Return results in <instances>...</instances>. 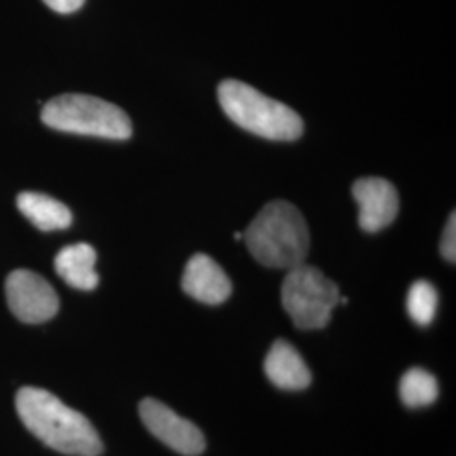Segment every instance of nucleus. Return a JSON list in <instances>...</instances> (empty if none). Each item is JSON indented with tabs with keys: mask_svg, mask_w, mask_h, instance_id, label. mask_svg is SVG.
<instances>
[{
	"mask_svg": "<svg viewBox=\"0 0 456 456\" xmlns=\"http://www.w3.org/2000/svg\"><path fill=\"white\" fill-rule=\"evenodd\" d=\"M16 408L24 426L49 448L73 456H98L103 452L94 424L51 392L22 387L17 392Z\"/></svg>",
	"mask_w": 456,
	"mask_h": 456,
	"instance_id": "obj_1",
	"label": "nucleus"
},
{
	"mask_svg": "<svg viewBox=\"0 0 456 456\" xmlns=\"http://www.w3.org/2000/svg\"><path fill=\"white\" fill-rule=\"evenodd\" d=\"M244 239L252 257L273 269H294L305 264L310 252L306 220L284 200L267 203L245 230Z\"/></svg>",
	"mask_w": 456,
	"mask_h": 456,
	"instance_id": "obj_2",
	"label": "nucleus"
},
{
	"mask_svg": "<svg viewBox=\"0 0 456 456\" xmlns=\"http://www.w3.org/2000/svg\"><path fill=\"white\" fill-rule=\"evenodd\" d=\"M218 102L230 120L244 131L269 141H296L303 135V118L282 102L267 97L239 80L218 86Z\"/></svg>",
	"mask_w": 456,
	"mask_h": 456,
	"instance_id": "obj_3",
	"label": "nucleus"
},
{
	"mask_svg": "<svg viewBox=\"0 0 456 456\" xmlns=\"http://www.w3.org/2000/svg\"><path fill=\"white\" fill-rule=\"evenodd\" d=\"M43 122L54 131L126 141L132 135L129 115L102 98L68 94L43 107Z\"/></svg>",
	"mask_w": 456,
	"mask_h": 456,
	"instance_id": "obj_4",
	"label": "nucleus"
},
{
	"mask_svg": "<svg viewBox=\"0 0 456 456\" xmlns=\"http://www.w3.org/2000/svg\"><path fill=\"white\" fill-rule=\"evenodd\" d=\"M281 297L284 310L299 330L325 328L342 301L338 286L320 269L306 264L288 271Z\"/></svg>",
	"mask_w": 456,
	"mask_h": 456,
	"instance_id": "obj_5",
	"label": "nucleus"
},
{
	"mask_svg": "<svg viewBox=\"0 0 456 456\" xmlns=\"http://www.w3.org/2000/svg\"><path fill=\"white\" fill-rule=\"evenodd\" d=\"M5 294L9 308L24 323H45L60 308L58 294L45 277L19 269L7 277Z\"/></svg>",
	"mask_w": 456,
	"mask_h": 456,
	"instance_id": "obj_6",
	"label": "nucleus"
},
{
	"mask_svg": "<svg viewBox=\"0 0 456 456\" xmlns=\"http://www.w3.org/2000/svg\"><path fill=\"white\" fill-rule=\"evenodd\" d=\"M142 423L151 435L184 456H198L205 452V436L196 424L181 418L178 412L156 399H144L139 406Z\"/></svg>",
	"mask_w": 456,
	"mask_h": 456,
	"instance_id": "obj_7",
	"label": "nucleus"
},
{
	"mask_svg": "<svg viewBox=\"0 0 456 456\" xmlns=\"http://www.w3.org/2000/svg\"><path fill=\"white\" fill-rule=\"evenodd\" d=\"M352 195L359 203L360 227L369 233L389 227L399 213L397 190L387 180L362 178L354 183Z\"/></svg>",
	"mask_w": 456,
	"mask_h": 456,
	"instance_id": "obj_8",
	"label": "nucleus"
},
{
	"mask_svg": "<svg viewBox=\"0 0 456 456\" xmlns=\"http://www.w3.org/2000/svg\"><path fill=\"white\" fill-rule=\"evenodd\" d=\"M183 291L205 305H222L232 294L225 271L207 254H195L184 267Z\"/></svg>",
	"mask_w": 456,
	"mask_h": 456,
	"instance_id": "obj_9",
	"label": "nucleus"
},
{
	"mask_svg": "<svg viewBox=\"0 0 456 456\" xmlns=\"http://www.w3.org/2000/svg\"><path fill=\"white\" fill-rule=\"evenodd\" d=\"M264 372L282 391H303L311 384V372L306 362L286 340L273 343L264 362Z\"/></svg>",
	"mask_w": 456,
	"mask_h": 456,
	"instance_id": "obj_10",
	"label": "nucleus"
},
{
	"mask_svg": "<svg viewBox=\"0 0 456 456\" xmlns=\"http://www.w3.org/2000/svg\"><path fill=\"white\" fill-rule=\"evenodd\" d=\"M95 264L97 252L92 245H68L56 256L54 269L68 286L80 291H92L97 288L100 281Z\"/></svg>",
	"mask_w": 456,
	"mask_h": 456,
	"instance_id": "obj_11",
	"label": "nucleus"
},
{
	"mask_svg": "<svg viewBox=\"0 0 456 456\" xmlns=\"http://www.w3.org/2000/svg\"><path fill=\"white\" fill-rule=\"evenodd\" d=\"M17 208L34 227L43 232L63 230L71 225V212L65 203L43 193H20L17 196Z\"/></svg>",
	"mask_w": 456,
	"mask_h": 456,
	"instance_id": "obj_12",
	"label": "nucleus"
},
{
	"mask_svg": "<svg viewBox=\"0 0 456 456\" xmlns=\"http://www.w3.org/2000/svg\"><path fill=\"white\" fill-rule=\"evenodd\" d=\"M438 382L435 375L428 370L414 367L403 375L399 384V395L401 401L411 409L426 408L431 406L438 399Z\"/></svg>",
	"mask_w": 456,
	"mask_h": 456,
	"instance_id": "obj_13",
	"label": "nucleus"
},
{
	"mask_svg": "<svg viewBox=\"0 0 456 456\" xmlns=\"http://www.w3.org/2000/svg\"><path fill=\"white\" fill-rule=\"evenodd\" d=\"M409 318L419 326H428L433 323L436 311H438V291L429 282L419 279L416 281L408 291L406 299Z\"/></svg>",
	"mask_w": 456,
	"mask_h": 456,
	"instance_id": "obj_14",
	"label": "nucleus"
},
{
	"mask_svg": "<svg viewBox=\"0 0 456 456\" xmlns=\"http://www.w3.org/2000/svg\"><path fill=\"white\" fill-rule=\"evenodd\" d=\"M441 256L448 262L456 261V215L452 213L441 237Z\"/></svg>",
	"mask_w": 456,
	"mask_h": 456,
	"instance_id": "obj_15",
	"label": "nucleus"
},
{
	"mask_svg": "<svg viewBox=\"0 0 456 456\" xmlns=\"http://www.w3.org/2000/svg\"><path fill=\"white\" fill-rule=\"evenodd\" d=\"M43 2L48 5L49 9L60 14H71L85 4V0H43Z\"/></svg>",
	"mask_w": 456,
	"mask_h": 456,
	"instance_id": "obj_16",
	"label": "nucleus"
}]
</instances>
